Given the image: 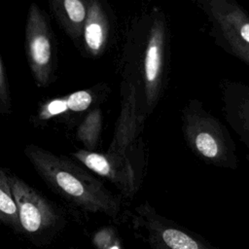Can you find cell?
I'll return each mask as SVG.
<instances>
[{"mask_svg":"<svg viewBox=\"0 0 249 249\" xmlns=\"http://www.w3.org/2000/svg\"><path fill=\"white\" fill-rule=\"evenodd\" d=\"M168 26L159 8L139 17L128 34L124 52V74L136 83L141 109L147 119L163 91L167 67Z\"/></svg>","mask_w":249,"mask_h":249,"instance_id":"cell-1","label":"cell"},{"mask_svg":"<svg viewBox=\"0 0 249 249\" xmlns=\"http://www.w3.org/2000/svg\"><path fill=\"white\" fill-rule=\"evenodd\" d=\"M23 152L43 182L68 203L86 212L119 218L120 198L87 168L35 144H27Z\"/></svg>","mask_w":249,"mask_h":249,"instance_id":"cell-2","label":"cell"},{"mask_svg":"<svg viewBox=\"0 0 249 249\" xmlns=\"http://www.w3.org/2000/svg\"><path fill=\"white\" fill-rule=\"evenodd\" d=\"M182 132L189 149L202 161L235 170L239 160L227 127L197 99L189 100L181 114Z\"/></svg>","mask_w":249,"mask_h":249,"instance_id":"cell-3","label":"cell"},{"mask_svg":"<svg viewBox=\"0 0 249 249\" xmlns=\"http://www.w3.org/2000/svg\"><path fill=\"white\" fill-rule=\"evenodd\" d=\"M9 183L17 204L22 235L35 246L53 242L66 225L63 213L34 187L10 171Z\"/></svg>","mask_w":249,"mask_h":249,"instance_id":"cell-4","label":"cell"},{"mask_svg":"<svg viewBox=\"0 0 249 249\" xmlns=\"http://www.w3.org/2000/svg\"><path fill=\"white\" fill-rule=\"evenodd\" d=\"M136 234L150 249H220L202 236L160 214L148 201L129 213Z\"/></svg>","mask_w":249,"mask_h":249,"instance_id":"cell-5","label":"cell"},{"mask_svg":"<svg viewBox=\"0 0 249 249\" xmlns=\"http://www.w3.org/2000/svg\"><path fill=\"white\" fill-rule=\"evenodd\" d=\"M24 46L36 85L49 87L56 77V44L49 18L36 3H31L28 9Z\"/></svg>","mask_w":249,"mask_h":249,"instance_id":"cell-6","label":"cell"},{"mask_svg":"<svg viewBox=\"0 0 249 249\" xmlns=\"http://www.w3.org/2000/svg\"><path fill=\"white\" fill-rule=\"evenodd\" d=\"M70 156L88 170L114 184L124 197L132 198L137 194L143 171V161L139 159L138 148L125 156L85 149L76 150Z\"/></svg>","mask_w":249,"mask_h":249,"instance_id":"cell-7","label":"cell"},{"mask_svg":"<svg viewBox=\"0 0 249 249\" xmlns=\"http://www.w3.org/2000/svg\"><path fill=\"white\" fill-rule=\"evenodd\" d=\"M207 17L211 35L224 50L231 46L249 47V15L232 0H198Z\"/></svg>","mask_w":249,"mask_h":249,"instance_id":"cell-8","label":"cell"},{"mask_svg":"<svg viewBox=\"0 0 249 249\" xmlns=\"http://www.w3.org/2000/svg\"><path fill=\"white\" fill-rule=\"evenodd\" d=\"M121 95V112L106 151L115 156H125L138 148L137 142L146 120L142 113L136 83L130 76L124 73Z\"/></svg>","mask_w":249,"mask_h":249,"instance_id":"cell-9","label":"cell"},{"mask_svg":"<svg viewBox=\"0 0 249 249\" xmlns=\"http://www.w3.org/2000/svg\"><path fill=\"white\" fill-rule=\"evenodd\" d=\"M219 89L225 119L249 150V84L224 79Z\"/></svg>","mask_w":249,"mask_h":249,"instance_id":"cell-10","label":"cell"},{"mask_svg":"<svg viewBox=\"0 0 249 249\" xmlns=\"http://www.w3.org/2000/svg\"><path fill=\"white\" fill-rule=\"evenodd\" d=\"M110 21L108 14L98 0H89L88 17L83 29L81 46L89 57L100 56L108 44Z\"/></svg>","mask_w":249,"mask_h":249,"instance_id":"cell-11","label":"cell"},{"mask_svg":"<svg viewBox=\"0 0 249 249\" xmlns=\"http://www.w3.org/2000/svg\"><path fill=\"white\" fill-rule=\"evenodd\" d=\"M50 9L59 26L76 46H81L88 17L89 0H53Z\"/></svg>","mask_w":249,"mask_h":249,"instance_id":"cell-12","label":"cell"},{"mask_svg":"<svg viewBox=\"0 0 249 249\" xmlns=\"http://www.w3.org/2000/svg\"><path fill=\"white\" fill-rule=\"evenodd\" d=\"M109 89L106 84L95 85L86 89L76 90L66 96L67 107L69 116H81L84 113H88L94 107H97L100 102L108 94Z\"/></svg>","mask_w":249,"mask_h":249,"instance_id":"cell-13","label":"cell"},{"mask_svg":"<svg viewBox=\"0 0 249 249\" xmlns=\"http://www.w3.org/2000/svg\"><path fill=\"white\" fill-rule=\"evenodd\" d=\"M0 226L22 235L17 204L9 183V170L2 167H0Z\"/></svg>","mask_w":249,"mask_h":249,"instance_id":"cell-14","label":"cell"},{"mask_svg":"<svg viewBox=\"0 0 249 249\" xmlns=\"http://www.w3.org/2000/svg\"><path fill=\"white\" fill-rule=\"evenodd\" d=\"M102 111L99 106L94 107L84 115L77 125L76 139L81 142L85 150L95 151L102 132Z\"/></svg>","mask_w":249,"mask_h":249,"instance_id":"cell-15","label":"cell"},{"mask_svg":"<svg viewBox=\"0 0 249 249\" xmlns=\"http://www.w3.org/2000/svg\"><path fill=\"white\" fill-rule=\"evenodd\" d=\"M69 116L66 96L55 97L44 102L32 117L31 121L34 125H44L51 120L54 118L65 117L66 119Z\"/></svg>","mask_w":249,"mask_h":249,"instance_id":"cell-16","label":"cell"},{"mask_svg":"<svg viewBox=\"0 0 249 249\" xmlns=\"http://www.w3.org/2000/svg\"><path fill=\"white\" fill-rule=\"evenodd\" d=\"M94 249H126L115 227L104 226L96 230L91 236Z\"/></svg>","mask_w":249,"mask_h":249,"instance_id":"cell-17","label":"cell"},{"mask_svg":"<svg viewBox=\"0 0 249 249\" xmlns=\"http://www.w3.org/2000/svg\"><path fill=\"white\" fill-rule=\"evenodd\" d=\"M12 111V99L5 68L0 57V114H10Z\"/></svg>","mask_w":249,"mask_h":249,"instance_id":"cell-18","label":"cell"},{"mask_svg":"<svg viewBox=\"0 0 249 249\" xmlns=\"http://www.w3.org/2000/svg\"><path fill=\"white\" fill-rule=\"evenodd\" d=\"M225 51L249 65V47L231 46L225 49Z\"/></svg>","mask_w":249,"mask_h":249,"instance_id":"cell-19","label":"cell"},{"mask_svg":"<svg viewBox=\"0 0 249 249\" xmlns=\"http://www.w3.org/2000/svg\"><path fill=\"white\" fill-rule=\"evenodd\" d=\"M246 159H247V160H248V161H249V155H248V156H247V157H246Z\"/></svg>","mask_w":249,"mask_h":249,"instance_id":"cell-20","label":"cell"},{"mask_svg":"<svg viewBox=\"0 0 249 249\" xmlns=\"http://www.w3.org/2000/svg\"><path fill=\"white\" fill-rule=\"evenodd\" d=\"M68 249H76L75 247H71V248H68Z\"/></svg>","mask_w":249,"mask_h":249,"instance_id":"cell-21","label":"cell"}]
</instances>
